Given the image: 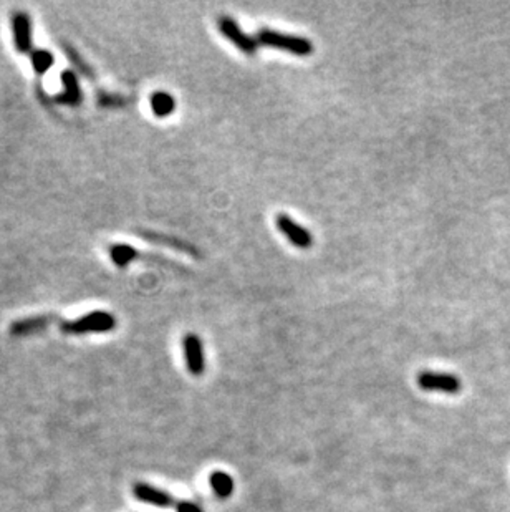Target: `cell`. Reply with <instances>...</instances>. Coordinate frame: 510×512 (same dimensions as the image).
Here are the masks:
<instances>
[{"mask_svg": "<svg viewBox=\"0 0 510 512\" xmlns=\"http://www.w3.org/2000/svg\"><path fill=\"white\" fill-rule=\"evenodd\" d=\"M255 40L259 45H266L272 48H278V50L290 52L292 55L297 57H310L315 52L314 42L305 37L292 35V33H282L272 28H261L255 35Z\"/></svg>", "mask_w": 510, "mask_h": 512, "instance_id": "cell-1", "label": "cell"}, {"mask_svg": "<svg viewBox=\"0 0 510 512\" xmlns=\"http://www.w3.org/2000/svg\"><path fill=\"white\" fill-rule=\"evenodd\" d=\"M117 327V318L113 313L105 310H95L81 315L75 320H64L60 330L66 335H85V333H107Z\"/></svg>", "mask_w": 510, "mask_h": 512, "instance_id": "cell-2", "label": "cell"}, {"mask_svg": "<svg viewBox=\"0 0 510 512\" xmlns=\"http://www.w3.org/2000/svg\"><path fill=\"white\" fill-rule=\"evenodd\" d=\"M218 28L230 43H234L245 55H254L257 52L259 42L255 40V37H250L249 33H245L232 17L220 16L218 18Z\"/></svg>", "mask_w": 510, "mask_h": 512, "instance_id": "cell-3", "label": "cell"}, {"mask_svg": "<svg viewBox=\"0 0 510 512\" xmlns=\"http://www.w3.org/2000/svg\"><path fill=\"white\" fill-rule=\"evenodd\" d=\"M277 229L290 240V243L298 249H310L314 245V234L309 229H305L297 221H293L285 212H280L275 217Z\"/></svg>", "mask_w": 510, "mask_h": 512, "instance_id": "cell-4", "label": "cell"}, {"mask_svg": "<svg viewBox=\"0 0 510 512\" xmlns=\"http://www.w3.org/2000/svg\"><path fill=\"white\" fill-rule=\"evenodd\" d=\"M417 385L425 391H441V393L454 395L461 391V380L451 373H434V371H421L417 375Z\"/></svg>", "mask_w": 510, "mask_h": 512, "instance_id": "cell-5", "label": "cell"}, {"mask_svg": "<svg viewBox=\"0 0 510 512\" xmlns=\"http://www.w3.org/2000/svg\"><path fill=\"white\" fill-rule=\"evenodd\" d=\"M182 350H184V360L187 371L194 376H201L206 371V355L204 345L199 335L196 333H187L182 338Z\"/></svg>", "mask_w": 510, "mask_h": 512, "instance_id": "cell-6", "label": "cell"}, {"mask_svg": "<svg viewBox=\"0 0 510 512\" xmlns=\"http://www.w3.org/2000/svg\"><path fill=\"white\" fill-rule=\"evenodd\" d=\"M12 35L13 45L18 53H28L33 50V37H32V21L25 12H16L12 17Z\"/></svg>", "mask_w": 510, "mask_h": 512, "instance_id": "cell-7", "label": "cell"}, {"mask_svg": "<svg viewBox=\"0 0 510 512\" xmlns=\"http://www.w3.org/2000/svg\"><path fill=\"white\" fill-rule=\"evenodd\" d=\"M133 494L138 501L144 502V504L161 507V509H167L176 504L174 497H172L167 491H162L160 487L148 484V482H136L133 486Z\"/></svg>", "mask_w": 510, "mask_h": 512, "instance_id": "cell-8", "label": "cell"}, {"mask_svg": "<svg viewBox=\"0 0 510 512\" xmlns=\"http://www.w3.org/2000/svg\"><path fill=\"white\" fill-rule=\"evenodd\" d=\"M139 235H141L143 239H146L148 243H153L158 245H166V248L181 250V252L192 255V257H196V259L202 257L201 250L197 249L194 244L187 243V240H184V239L172 238V235H167V234H158V233H153V231H139Z\"/></svg>", "mask_w": 510, "mask_h": 512, "instance_id": "cell-9", "label": "cell"}, {"mask_svg": "<svg viewBox=\"0 0 510 512\" xmlns=\"http://www.w3.org/2000/svg\"><path fill=\"white\" fill-rule=\"evenodd\" d=\"M61 80V93L57 95V101L60 105H66V106H78L83 100V95H81V88H80V81L78 76L73 70H64L60 75Z\"/></svg>", "mask_w": 510, "mask_h": 512, "instance_id": "cell-10", "label": "cell"}, {"mask_svg": "<svg viewBox=\"0 0 510 512\" xmlns=\"http://www.w3.org/2000/svg\"><path fill=\"white\" fill-rule=\"evenodd\" d=\"M57 320L55 315H35L27 317L22 320H16L11 325V335L12 337H28L33 333H38L45 330Z\"/></svg>", "mask_w": 510, "mask_h": 512, "instance_id": "cell-11", "label": "cell"}, {"mask_svg": "<svg viewBox=\"0 0 510 512\" xmlns=\"http://www.w3.org/2000/svg\"><path fill=\"white\" fill-rule=\"evenodd\" d=\"M149 106H151V111L158 118H166L176 111V100L167 91L158 90L149 96Z\"/></svg>", "mask_w": 510, "mask_h": 512, "instance_id": "cell-12", "label": "cell"}, {"mask_svg": "<svg viewBox=\"0 0 510 512\" xmlns=\"http://www.w3.org/2000/svg\"><path fill=\"white\" fill-rule=\"evenodd\" d=\"M109 257L119 269L128 267L133 260L141 257V252L129 244H114L109 248Z\"/></svg>", "mask_w": 510, "mask_h": 512, "instance_id": "cell-13", "label": "cell"}, {"mask_svg": "<svg viewBox=\"0 0 510 512\" xmlns=\"http://www.w3.org/2000/svg\"><path fill=\"white\" fill-rule=\"evenodd\" d=\"M209 484L213 487L214 494L220 499H227L234 492V479L224 471H214L209 476Z\"/></svg>", "mask_w": 510, "mask_h": 512, "instance_id": "cell-14", "label": "cell"}, {"mask_svg": "<svg viewBox=\"0 0 510 512\" xmlns=\"http://www.w3.org/2000/svg\"><path fill=\"white\" fill-rule=\"evenodd\" d=\"M54 53L47 50V48H33L30 53L32 69L37 75H45L54 66Z\"/></svg>", "mask_w": 510, "mask_h": 512, "instance_id": "cell-15", "label": "cell"}, {"mask_svg": "<svg viewBox=\"0 0 510 512\" xmlns=\"http://www.w3.org/2000/svg\"><path fill=\"white\" fill-rule=\"evenodd\" d=\"M61 47H64V50H65V53H66V59H69V60L71 62V64H73V65L76 66V69H78V70L81 71V74L91 76L90 65L86 64V62H85L83 59H81V57L78 55V52H76L73 47H70L69 43H64V45H61Z\"/></svg>", "mask_w": 510, "mask_h": 512, "instance_id": "cell-16", "label": "cell"}, {"mask_svg": "<svg viewBox=\"0 0 510 512\" xmlns=\"http://www.w3.org/2000/svg\"><path fill=\"white\" fill-rule=\"evenodd\" d=\"M176 512H204L196 502L191 501H177L176 502Z\"/></svg>", "mask_w": 510, "mask_h": 512, "instance_id": "cell-17", "label": "cell"}]
</instances>
